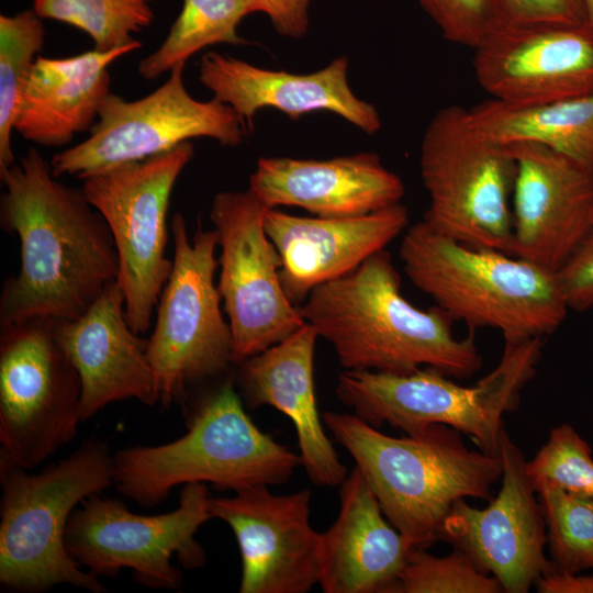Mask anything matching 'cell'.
Returning a JSON list of instances; mask_svg holds the SVG:
<instances>
[{
	"instance_id": "obj_1",
	"label": "cell",
	"mask_w": 593,
	"mask_h": 593,
	"mask_svg": "<svg viewBox=\"0 0 593 593\" xmlns=\"http://www.w3.org/2000/svg\"><path fill=\"white\" fill-rule=\"evenodd\" d=\"M0 179V224L20 242L19 272L0 294V325L79 317L118 279V251L105 220L81 189L53 175L35 147Z\"/></svg>"
},
{
	"instance_id": "obj_2",
	"label": "cell",
	"mask_w": 593,
	"mask_h": 593,
	"mask_svg": "<svg viewBox=\"0 0 593 593\" xmlns=\"http://www.w3.org/2000/svg\"><path fill=\"white\" fill-rule=\"evenodd\" d=\"M299 310L345 370L405 374L432 368L463 379L482 365L473 334L455 337L454 320L441 309L419 310L404 298L385 249L314 288Z\"/></svg>"
},
{
	"instance_id": "obj_3",
	"label": "cell",
	"mask_w": 593,
	"mask_h": 593,
	"mask_svg": "<svg viewBox=\"0 0 593 593\" xmlns=\"http://www.w3.org/2000/svg\"><path fill=\"white\" fill-rule=\"evenodd\" d=\"M322 418L356 461L387 519L416 548L439 539L456 501H491L492 485L502 478L500 455L469 449L461 433L446 425L393 437L355 414L326 411Z\"/></svg>"
},
{
	"instance_id": "obj_4",
	"label": "cell",
	"mask_w": 593,
	"mask_h": 593,
	"mask_svg": "<svg viewBox=\"0 0 593 593\" xmlns=\"http://www.w3.org/2000/svg\"><path fill=\"white\" fill-rule=\"evenodd\" d=\"M182 405L184 435L161 445L113 452L114 485L141 506L159 505L174 488L188 483L234 491L283 484L301 466L300 455L253 422L232 377L188 395Z\"/></svg>"
},
{
	"instance_id": "obj_5",
	"label": "cell",
	"mask_w": 593,
	"mask_h": 593,
	"mask_svg": "<svg viewBox=\"0 0 593 593\" xmlns=\"http://www.w3.org/2000/svg\"><path fill=\"white\" fill-rule=\"evenodd\" d=\"M399 256L409 280L436 306L471 329H499L505 343L553 333L569 310L555 272L461 244L423 220L405 230Z\"/></svg>"
},
{
	"instance_id": "obj_6",
	"label": "cell",
	"mask_w": 593,
	"mask_h": 593,
	"mask_svg": "<svg viewBox=\"0 0 593 593\" xmlns=\"http://www.w3.org/2000/svg\"><path fill=\"white\" fill-rule=\"evenodd\" d=\"M0 461V583L12 592L40 593L70 584L105 592L99 578L69 556L65 536L74 511L114 484V456L90 437L66 458L32 473Z\"/></svg>"
},
{
	"instance_id": "obj_7",
	"label": "cell",
	"mask_w": 593,
	"mask_h": 593,
	"mask_svg": "<svg viewBox=\"0 0 593 593\" xmlns=\"http://www.w3.org/2000/svg\"><path fill=\"white\" fill-rule=\"evenodd\" d=\"M541 347L542 337L505 343L497 366L471 387L432 368L405 374L345 370L336 395L374 427L388 424L417 435L446 425L468 435L480 450L499 455L503 415L517 409L522 389L536 373Z\"/></svg>"
},
{
	"instance_id": "obj_8",
	"label": "cell",
	"mask_w": 593,
	"mask_h": 593,
	"mask_svg": "<svg viewBox=\"0 0 593 593\" xmlns=\"http://www.w3.org/2000/svg\"><path fill=\"white\" fill-rule=\"evenodd\" d=\"M419 170L429 197L424 222L461 244L511 255L516 161L507 144L478 128L468 109L449 105L425 130Z\"/></svg>"
},
{
	"instance_id": "obj_9",
	"label": "cell",
	"mask_w": 593,
	"mask_h": 593,
	"mask_svg": "<svg viewBox=\"0 0 593 593\" xmlns=\"http://www.w3.org/2000/svg\"><path fill=\"white\" fill-rule=\"evenodd\" d=\"M171 235L172 269L159 295L147 347L164 407L182 404L191 390L223 378L235 365L232 329L214 279L217 234L199 226L190 237L178 212Z\"/></svg>"
},
{
	"instance_id": "obj_10",
	"label": "cell",
	"mask_w": 593,
	"mask_h": 593,
	"mask_svg": "<svg viewBox=\"0 0 593 593\" xmlns=\"http://www.w3.org/2000/svg\"><path fill=\"white\" fill-rule=\"evenodd\" d=\"M193 156V145L184 142L163 154L82 179L83 194L111 231L125 317L141 335L152 326L172 269V259L166 256L168 208L174 187Z\"/></svg>"
},
{
	"instance_id": "obj_11",
	"label": "cell",
	"mask_w": 593,
	"mask_h": 593,
	"mask_svg": "<svg viewBox=\"0 0 593 593\" xmlns=\"http://www.w3.org/2000/svg\"><path fill=\"white\" fill-rule=\"evenodd\" d=\"M210 497L205 483H188L174 511L139 515L116 499L91 495L69 518L66 549L79 567L97 578H115L127 568L143 586L179 590L183 577L172 557L184 569L206 562V553L194 536L211 519Z\"/></svg>"
},
{
	"instance_id": "obj_12",
	"label": "cell",
	"mask_w": 593,
	"mask_h": 593,
	"mask_svg": "<svg viewBox=\"0 0 593 593\" xmlns=\"http://www.w3.org/2000/svg\"><path fill=\"white\" fill-rule=\"evenodd\" d=\"M55 321L0 325V461L34 470L77 435L79 374Z\"/></svg>"
},
{
	"instance_id": "obj_13",
	"label": "cell",
	"mask_w": 593,
	"mask_h": 593,
	"mask_svg": "<svg viewBox=\"0 0 593 593\" xmlns=\"http://www.w3.org/2000/svg\"><path fill=\"white\" fill-rule=\"evenodd\" d=\"M183 69L184 65L175 67L160 87L137 100L111 92L89 136L52 158L53 175L82 180L199 137L215 139L222 146L239 145L246 125L230 105L215 98L200 101L191 97L184 87Z\"/></svg>"
},
{
	"instance_id": "obj_14",
	"label": "cell",
	"mask_w": 593,
	"mask_h": 593,
	"mask_svg": "<svg viewBox=\"0 0 593 593\" xmlns=\"http://www.w3.org/2000/svg\"><path fill=\"white\" fill-rule=\"evenodd\" d=\"M268 209L249 189L219 192L211 204L221 248L216 286L232 329L235 365L305 323L280 281L281 259L265 230Z\"/></svg>"
},
{
	"instance_id": "obj_15",
	"label": "cell",
	"mask_w": 593,
	"mask_h": 593,
	"mask_svg": "<svg viewBox=\"0 0 593 593\" xmlns=\"http://www.w3.org/2000/svg\"><path fill=\"white\" fill-rule=\"evenodd\" d=\"M502 485L485 508L460 499L446 516L439 539L463 551L507 593H526L551 562L544 553L546 523L526 460L506 430L500 441Z\"/></svg>"
},
{
	"instance_id": "obj_16",
	"label": "cell",
	"mask_w": 593,
	"mask_h": 593,
	"mask_svg": "<svg viewBox=\"0 0 593 593\" xmlns=\"http://www.w3.org/2000/svg\"><path fill=\"white\" fill-rule=\"evenodd\" d=\"M311 491L276 495L268 485L210 497L211 518L233 530L240 552V593H306L318 584L321 534L310 524Z\"/></svg>"
},
{
	"instance_id": "obj_17",
	"label": "cell",
	"mask_w": 593,
	"mask_h": 593,
	"mask_svg": "<svg viewBox=\"0 0 593 593\" xmlns=\"http://www.w3.org/2000/svg\"><path fill=\"white\" fill-rule=\"evenodd\" d=\"M507 145L516 161L511 256L556 272L593 228V167L541 144Z\"/></svg>"
},
{
	"instance_id": "obj_18",
	"label": "cell",
	"mask_w": 593,
	"mask_h": 593,
	"mask_svg": "<svg viewBox=\"0 0 593 593\" xmlns=\"http://www.w3.org/2000/svg\"><path fill=\"white\" fill-rule=\"evenodd\" d=\"M475 78L493 100L536 105L593 92V27L507 25L473 49Z\"/></svg>"
},
{
	"instance_id": "obj_19",
	"label": "cell",
	"mask_w": 593,
	"mask_h": 593,
	"mask_svg": "<svg viewBox=\"0 0 593 593\" xmlns=\"http://www.w3.org/2000/svg\"><path fill=\"white\" fill-rule=\"evenodd\" d=\"M348 67V58L340 56L317 71L294 74L208 52L199 64V80L213 98L230 105L249 130L259 110L272 108L291 120L311 112H332L363 133L376 134L381 128L380 115L373 104L351 90Z\"/></svg>"
},
{
	"instance_id": "obj_20",
	"label": "cell",
	"mask_w": 593,
	"mask_h": 593,
	"mask_svg": "<svg viewBox=\"0 0 593 593\" xmlns=\"http://www.w3.org/2000/svg\"><path fill=\"white\" fill-rule=\"evenodd\" d=\"M124 305V295L113 282L82 315L54 323L56 339L80 378L82 422L113 402L158 403L148 338L131 328Z\"/></svg>"
},
{
	"instance_id": "obj_21",
	"label": "cell",
	"mask_w": 593,
	"mask_h": 593,
	"mask_svg": "<svg viewBox=\"0 0 593 593\" xmlns=\"http://www.w3.org/2000/svg\"><path fill=\"white\" fill-rule=\"evenodd\" d=\"M407 227L409 211L401 203L349 217L298 216L278 208L265 214V230L281 259L280 281L293 304L385 249Z\"/></svg>"
},
{
	"instance_id": "obj_22",
	"label": "cell",
	"mask_w": 593,
	"mask_h": 593,
	"mask_svg": "<svg viewBox=\"0 0 593 593\" xmlns=\"http://www.w3.org/2000/svg\"><path fill=\"white\" fill-rule=\"evenodd\" d=\"M249 190L269 209L298 206L321 217L369 214L401 203V178L374 153L329 159L260 157Z\"/></svg>"
},
{
	"instance_id": "obj_23",
	"label": "cell",
	"mask_w": 593,
	"mask_h": 593,
	"mask_svg": "<svg viewBox=\"0 0 593 593\" xmlns=\"http://www.w3.org/2000/svg\"><path fill=\"white\" fill-rule=\"evenodd\" d=\"M316 329L298 331L238 365V384L249 407L270 405L292 422L301 466L318 486H339L347 469L323 429L314 385Z\"/></svg>"
},
{
	"instance_id": "obj_24",
	"label": "cell",
	"mask_w": 593,
	"mask_h": 593,
	"mask_svg": "<svg viewBox=\"0 0 593 593\" xmlns=\"http://www.w3.org/2000/svg\"><path fill=\"white\" fill-rule=\"evenodd\" d=\"M336 521L320 537L325 593H392L414 547L384 516L357 466L339 485Z\"/></svg>"
},
{
	"instance_id": "obj_25",
	"label": "cell",
	"mask_w": 593,
	"mask_h": 593,
	"mask_svg": "<svg viewBox=\"0 0 593 593\" xmlns=\"http://www.w3.org/2000/svg\"><path fill=\"white\" fill-rule=\"evenodd\" d=\"M142 46L137 40L111 52L38 56L20 100L14 131L45 147L67 146L76 134L89 132L111 93L110 65Z\"/></svg>"
},
{
	"instance_id": "obj_26",
	"label": "cell",
	"mask_w": 593,
	"mask_h": 593,
	"mask_svg": "<svg viewBox=\"0 0 593 593\" xmlns=\"http://www.w3.org/2000/svg\"><path fill=\"white\" fill-rule=\"evenodd\" d=\"M469 112L474 125L496 141L541 144L593 167V92L536 105L490 99Z\"/></svg>"
},
{
	"instance_id": "obj_27",
	"label": "cell",
	"mask_w": 593,
	"mask_h": 593,
	"mask_svg": "<svg viewBox=\"0 0 593 593\" xmlns=\"http://www.w3.org/2000/svg\"><path fill=\"white\" fill-rule=\"evenodd\" d=\"M255 12H260L256 0H183L163 43L138 63L139 76L156 79L215 44H247L237 27Z\"/></svg>"
},
{
	"instance_id": "obj_28",
	"label": "cell",
	"mask_w": 593,
	"mask_h": 593,
	"mask_svg": "<svg viewBox=\"0 0 593 593\" xmlns=\"http://www.w3.org/2000/svg\"><path fill=\"white\" fill-rule=\"evenodd\" d=\"M44 40L43 19L33 9L0 15V174L15 164L14 121Z\"/></svg>"
},
{
	"instance_id": "obj_29",
	"label": "cell",
	"mask_w": 593,
	"mask_h": 593,
	"mask_svg": "<svg viewBox=\"0 0 593 593\" xmlns=\"http://www.w3.org/2000/svg\"><path fill=\"white\" fill-rule=\"evenodd\" d=\"M38 16L86 33L93 49L111 52L134 44V34L155 20L153 0H34Z\"/></svg>"
},
{
	"instance_id": "obj_30",
	"label": "cell",
	"mask_w": 593,
	"mask_h": 593,
	"mask_svg": "<svg viewBox=\"0 0 593 593\" xmlns=\"http://www.w3.org/2000/svg\"><path fill=\"white\" fill-rule=\"evenodd\" d=\"M535 489L544 512L552 568L567 573L593 569V500L553 484Z\"/></svg>"
},
{
	"instance_id": "obj_31",
	"label": "cell",
	"mask_w": 593,
	"mask_h": 593,
	"mask_svg": "<svg viewBox=\"0 0 593 593\" xmlns=\"http://www.w3.org/2000/svg\"><path fill=\"white\" fill-rule=\"evenodd\" d=\"M503 592L495 578L455 549L435 557L426 548H413L392 593H497Z\"/></svg>"
},
{
	"instance_id": "obj_32",
	"label": "cell",
	"mask_w": 593,
	"mask_h": 593,
	"mask_svg": "<svg viewBox=\"0 0 593 593\" xmlns=\"http://www.w3.org/2000/svg\"><path fill=\"white\" fill-rule=\"evenodd\" d=\"M525 468L535 488L553 484L593 500L591 447L570 424L551 429L546 444L532 460L526 461Z\"/></svg>"
},
{
	"instance_id": "obj_33",
	"label": "cell",
	"mask_w": 593,
	"mask_h": 593,
	"mask_svg": "<svg viewBox=\"0 0 593 593\" xmlns=\"http://www.w3.org/2000/svg\"><path fill=\"white\" fill-rule=\"evenodd\" d=\"M418 2L447 41L473 49L510 25L503 0H418Z\"/></svg>"
},
{
	"instance_id": "obj_34",
	"label": "cell",
	"mask_w": 593,
	"mask_h": 593,
	"mask_svg": "<svg viewBox=\"0 0 593 593\" xmlns=\"http://www.w3.org/2000/svg\"><path fill=\"white\" fill-rule=\"evenodd\" d=\"M555 273L569 310L593 309V228Z\"/></svg>"
},
{
	"instance_id": "obj_35",
	"label": "cell",
	"mask_w": 593,
	"mask_h": 593,
	"mask_svg": "<svg viewBox=\"0 0 593 593\" xmlns=\"http://www.w3.org/2000/svg\"><path fill=\"white\" fill-rule=\"evenodd\" d=\"M510 24L578 25L586 23L582 0H503Z\"/></svg>"
},
{
	"instance_id": "obj_36",
	"label": "cell",
	"mask_w": 593,
	"mask_h": 593,
	"mask_svg": "<svg viewBox=\"0 0 593 593\" xmlns=\"http://www.w3.org/2000/svg\"><path fill=\"white\" fill-rule=\"evenodd\" d=\"M277 33L290 38H302L309 27L311 0H256Z\"/></svg>"
},
{
	"instance_id": "obj_37",
	"label": "cell",
	"mask_w": 593,
	"mask_h": 593,
	"mask_svg": "<svg viewBox=\"0 0 593 593\" xmlns=\"http://www.w3.org/2000/svg\"><path fill=\"white\" fill-rule=\"evenodd\" d=\"M534 585L540 593H593V573H567L553 569L550 564Z\"/></svg>"
},
{
	"instance_id": "obj_38",
	"label": "cell",
	"mask_w": 593,
	"mask_h": 593,
	"mask_svg": "<svg viewBox=\"0 0 593 593\" xmlns=\"http://www.w3.org/2000/svg\"><path fill=\"white\" fill-rule=\"evenodd\" d=\"M586 21L593 27V0H582Z\"/></svg>"
}]
</instances>
